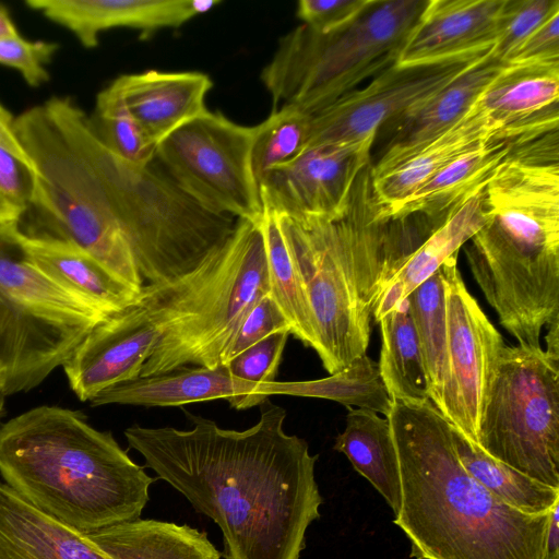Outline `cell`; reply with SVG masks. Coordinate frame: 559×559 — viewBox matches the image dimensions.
I'll return each mask as SVG.
<instances>
[{"label": "cell", "mask_w": 559, "mask_h": 559, "mask_svg": "<svg viewBox=\"0 0 559 559\" xmlns=\"http://www.w3.org/2000/svg\"><path fill=\"white\" fill-rule=\"evenodd\" d=\"M0 475L37 510L83 535L140 519L155 480L83 413L47 405L0 427Z\"/></svg>", "instance_id": "277c9868"}, {"label": "cell", "mask_w": 559, "mask_h": 559, "mask_svg": "<svg viewBox=\"0 0 559 559\" xmlns=\"http://www.w3.org/2000/svg\"><path fill=\"white\" fill-rule=\"evenodd\" d=\"M379 369L393 401L421 404L429 400L424 360L408 297L379 322Z\"/></svg>", "instance_id": "83f0119b"}, {"label": "cell", "mask_w": 559, "mask_h": 559, "mask_svg": "<svg viewBox=\"0 0 559 559\" xmlns=\"http://www.w3.org/2000/svg\"><path fill=\"white\" fill-rule=\"evenodd\" d=\"M476 443L519 473L559 489V361L542 347L504 345Z\"/></svg>", "instance_id": "9c48e42d"}, {"label": "cell", "mask_w": 559, "mask_h": 559, "mask_svg": "<svg viewBox=\"0 0 559 559\" xmlns=\"http://www.w3.org/2000/svg\"><path fill=\"white\" fill-rule=\"evenodd\" d=\"M347 409L346 427L336 437L333 449L346 455L396 515L401 507V476L390 420L370 409Z\"/></svg>", "instance_id": "4316f807"}, {"label": "cell", "mask_w": 559, "mask_h": 559, "mask_svg": "<svg viewBox=\"0 0 559 559\" xmlns=\"http://www.w3.org/2000/svg\"><path fill=\"white\" fill-rule=\"evenodd\" d=\"M516 141L493 139L462 154L397 206L391 218L412 215L441 221L456 205L485 187Z\"/></svg>", "instance_id": "d4e9b609"}, {"label": "cell", "mask_w": 559, "mask_h": 559, "mask_svg": "<svg viewBox=\"0 0 559 559\" xmlns=\"http://www.w3.org/2000/svg\"><path fill=\"white\" fill-rule=\"evenodd\" d=\"M559 13V0H506L492 55L507 62L545 21Z\"/></svg>", "instance_id": "e575fe53"}, {"label": "cell", "mask_w": 559, "mask_h": 559, "mask_svg": "<svg viewBox=\"0 0 559 559\" xmlns=\"http://www.w3.org/2000/svg\"><path fill=\"white\" fill-rule=\"evenodd\" d=\"M428 0H371L348 25L319 33L300 24L284 35L261 72L273 109L310 116L395 64Z\"/></svg>", "instance_id": "52a82bcc"}, {"label": "cell", "mask_w": 559, "mask_h": 559, "mask_svg": "<svg viewBox=\"0 0 559 559\" xmlns=\"http://www.w3.org/2000/svg\"><path fill=\"white\" fill-rule=\"evenodd\" d=\"M559 62L512 66L479 98L511 141L558 130Z\"/></svg>", "instance_id": "ffe728a7"}, {"label": "cell", "mask_w": 559, "mask_h": 559, "mask_svg": "<svg viewBox=\"0 0 559 559\" xmlns=\"http://www.w3.org/2000/svg\"><path fill=\"white\" fill-rule=\"evenodd\" d=\"M491 52L437 63L393 64L311 116L308 147L376 140L381 126L421 105Z\"/></svg>", "instance_id": "8fae6325"}, {"label": "cell", "mask_w": 559, "mask_h": 559, "mask_svg": "<svg viewBox=\"0 0 559 559\" xmlns=\"http://www.w3.org/2000/svg\"><path fill=\"white\" fill-rule=\"evenodd\" d=\"M218 0H27L25 4L70 31L87 49L100 33L118 27L146 38L163 28L180 27L219 4Z\"/></svg>", "instance_id": "2e32d148"}, {"label": "cell", "mask_w": 559, "mask_h": 559, "mask_svg": "<svg viewBox=\"0 0 559 559\" xmlns=\"http://www.w3.org/2000/svg\"><path fill=\"white\" fill-rule=\"evenodd\" d=\"M451 426L456 455L480 485L507 504L528 514L549 512L559 503V489L538 483L491 457L477 443Z\"/></svg>", "instance_id": "f546056e"}, {"label": "cell", "mask_w": 559, "mask_h": 559, "mask_svg": "<svg viewBox=\"0 0 559 559\" xmlns=\"http://www.w3.org/2000/svg\"><path fill=\"white\" fill-rule=\"evenodd\" d=\"M370 3L371 0H300L296 14L311 29L330 33L355 21Z\"/></svg>", "instance_id": "f35d334b"}, {"label": "cell", "mask_w": 559, "mask_h": 559, "mask_svg": "<svg viewBox=\"0 0 559 559\" xmlns=\"http://www.w3.org/2000/svg\"><path fill=\"white\" fill-rule=\"evenodd\" d=\"M126 108L158 145L190 120L204 114L211 78L198 71L148 70L123 74L110 83Z\"/></svg>", "instance_id": "d6986e66"}, {"label": "cell", "mask_w": 559, "mask_h": 559, "mask_svg": "<svg viewBox=\"0 0 559 559\" xmlns=\"http://www.w3.org/2000/svg\"><path fill=\"white\" fill-rule=\"evenodd\" d=\"M290 328L278 306L267 293L261 296L242 317L239 326L221 356V365L267 337Z\"/></svg>", "instance_id": "d590c367"}, {"label": "cell", "mask_w": 559, "mask_h": 559, "mask_svg": "<svg viewBox=\"0 0 559 559\" xmlns=\"http://www.w3.org/2000/svg\"><path fill=\"white\" fill-rule=\"evenodd\" d=\"M59 49V45L45 40H27L20 35L0 38V63L14 68L32 87L49 81L47 64Z\"/></svg>", "instance_id": "74e56055"}, {"label": "cell", "mask_w": 559, "mask_h": 559, "mask_svg": "<svg viewBox=\"0 0 559 559\" xmlns=\"http://www.w3.org/2000/svg\"><path fill=\"white\" fill-rule=\"evenodd\" d=\"M23 242L40 271L105 316L138 304L140 293L73 243L47 234L25 233Z\"/></svg>", "instance_id": "7402d4cb"}, {"label": "cell", "mask_w": 559, "mask_h": 559, "mask_svg": "<svg viewBox=\"0 0 559 559\" xmlns=\"http://www.w3.org/2000/svg\"><path fill=\"white\" fill-rule=\"evenodd\" d=\"M193 426L124 430L157 478L223 534L225 559H300L323 502L307 441L286 433V411L266 400L246 430L190 414Z\"/></svg>", "instance_id": "6da1fadb"}, {"label": "cell", "mask_w": 559, "mask_h": 559, "mask_svg": "<svg viewBox=\"0 0 559 559\" xmlns=\"http://www.w3.org/2000/svg\"><path fill=\"white\" fill-rule=\"evenodd\" d=\"M310 119V115L296 107L283 106L255 126L252 169L258 185L270 170L287 164L305 150Z\"/></svg>", "instance_id": "d6a6232c"}, {"label": "cell", "mask_w": 559, "mask_h": 559, "mask_svg": "<svg viewBox=\"0 0 559 559\" xmlns=\"http://www.w3.org/2000/svg\"><path fill=\"white\" fill-rule=\"evenodd\" d=\"M261 221L237 219L225 243L194 271L142 286L138 305L154 320L160 338L140 378L221 365L242 317L270 290Z\"/></svg>", "instance_id": "8992f818"}, {"label": "cell", "mask_w": 559, "mask_h": 559, "mask_svg": "<svg viewBox=\"0 0 559 559\" xmlns=\"http://www.w3.org/2000/svg\"><path fill=\"white\" fill-rule=\"evenodd\" d=\"M254 135L255 126H241L206 110L165 138L155 160L210 212L259 221L263 204L252 169Z\"/></svg>", "instance_id": "30bf717a"}, {"label": "cell", "mask_w": 559, "mask_h": 559, "mask_svg": "<svg viewBox=\"0 0 559 559\" xmlns=\"http://www.w3.org/2000/svg\"><path fill=\"white\" fill-rule=\"evenodd\" d=\"M425 366L428 396L440 409L448 372L445 287L442 267L408 296Z\"/></svg>", "instance_id": "1f68e13d"}, {"label": "cell", "mask_w": 559, "mask_h": 559, "mask_svg": "<svg viewBox=\"0 0 559 559\" xmlns=\"http://www.w3.org/2000/svg\"><path fill=\"white\" fill-rule=\"evenodd\" d=\"M160 331L140 305L129 307L96 325L64 362L71 390L80 401L140 378Z\"/></svg>", "instance_id": "5bb4252c"}, {"label": "cell", "mask_w": 559, "mask_h": 559, "mask_svg": "<svg viewBox=\"0 0 559 559\" xmlns=\"http://www.w3.org/2000/svg\"><path fill=\"white\" fill-rule=\"evenodd\" d=\"M3 402H4V399H0V416L3 412Z\"/></svg>", "instance_id": "bcb514c9"}, {"label": "cell", "mask_w": 559, "mask_h": 559, "mask_svg": "<svg viewBox=\"0 0 559 559\" xmlns=\"http://www.w3.org/2000/svg\"><path fill=\"white\" fill-rule=\"evenodd\" d=\"M457 253L442 265L445 287L448 372L439 412L476 443L484 399L503 340L466 288Z\"/></svg>", "instance_id": "7c38bea8"}, {"label": "cell", "mask_w": 559, "mask_h": 559, "mask_svg": "<svg viewBox=\"0 0 559 559\" xmlns=\"http://www.w3.org/2000/svg\"><path fill=\"white\" fill-rule=\"evenodd\" d=\"M545 353L554 360L559 361V317L554 318L547 324Z\"/></svg>", "instance_id": "7bdbcfd3"}, {"label": "cell", "mask_w": 559, "mask_h": 559, "mask_svg": "<svg viewBox=\"0 0 559 559\" xmlns=\"http://www.w3.org/2000/svg\"><path fill=\"white\" fill-rule=\"evenodd\" d=\"M111 559H221L207 534L187 524L136 519L86 535Z\"/></svg>", "instance_id": "484cf974"}, {"label": "cell", "mask_w": 559, "mask_h": 559, "mask_svg": "<svg viewBox=\"0 0 559 559\" xmlns=\"http://www.w3.org/2000/svg\"><path fill=\"white\" fill-rule=\"evenodd\" d=\"M5 396L2 394L1 390H0V399H4Z\"/></svg>", "instance_id": "7dc6e473"}, {"label": "cell", "mask_w": 559, "mask_h": 559, "mask_svg": "<svg viewBox=\"0 0 559 559\" xmlns=\"http://www.w3.org/2000/svg\"><path fill=\"white\" fill-rule=\"evenodd\" d=\"M504 2L428 0L395 64H430L492 50Z\"/></svg>", "instance_id": "9a60e30c"}, {"label": "cell", "mask_w": 559, "mask_h": 559, "mask_svg": "<svg viewBox=\"0 0 559 559\" xmlns=\"http://www.w3.org/2000/svg\"><path fill=\"white\" fill-rule=\"evenodd\" d=\"M401 476L393 523L415 559H547L550 512L528 514L492 495L461 464L450 423L428 400L393 401Z\"/></svg>", "instance_id": "7a4b0ae2"}, {"label": "cell", "mask_w": 559, "mask_h": 559, "mask_svg": "<svg viewBox=\"0 0 559 559\" xmlns=\"http://www.w3.org/2000/svg\"><path fill=\"white\" fill-rule=\"evenodd\" d=\"M0 559H111L0 480Z\"/></svg>", "instance_id": "603a6c76"}, {"label": "cell", "mask_w": 559, "mask_h": 559, "mask_svg": "<svg viewBox=\"0 0 559 559\" xmlns=\"http://www.w3.org/2000/svg\"><path fill=\"white\" fill-rule=\"evenodd\" d=\"M493 139L509 140L502 124L490 117L478 100L461 120L408 159L379 178L372 177L384 215L390 217L417 189L462 154Z\"/></svg>", "instance_id": "44dd1931"}, {"label": "cell", "mask_w": 559, "mask_h": 559, "mask_svg": "<svg viewBox=\"0 0 559 559\" xmlns=\"http://www.w3.org/2000/svg\"><path fill=\"white\" fill-rule=\"evenodd\" d=\"M15 134L35 167L31 207L50 236L87 252L129 287L144 282L112 214L119 157L70 98L52 96L14 120Z\"/></svg>", "instance_id": "5b68a950"}, {"label": "cell", "mask_w": 559, "mask_h": 559, "mask_svg": "<svg viewBox=\"0 0 559 559\" xmlns=\"http://www.w3.org/2000/svg\"><path fill=\"white\" fill-rule=\"evenodd\" d=\"M373 142L332 143L304 150L263 177L259 183L263 207L290 217L338 216L358 175L371 163Z\"/></svg>", "instance_id": "4fadbf2b"}, {"label": "cell", "mask_w": 559, "mask_h": 559, "mask_svg": "<svg viewBox=\"0 0 559 559\" xmlns=\"http://www.w3.org/2000/svg\"><path fill=\"white\" fill-rule=\"evenodd\" d=\"M507 68V62L490 52L431 98L395 119V133L371 166L372 177L385 175L461 120Z\"/></svg>", "instance_id": "e0dca14e"}, {"label": "cell", "mask_w": 559, "mask_h": 559, "mask_svg": "<svg viewBox=\"0 0 559 559\" xmlns=\"http://www.w3.org/2000/svg\"><path fill=\"white\" fill-rule=\"evenodd\" d=\"M35 190V170L0 145V195L26 212Z\"/></svg>", "instance_id": "ab89813d"}, {"label": "cell", "mask_w": 559, "mask_h": 559, "mask_svg": "<svg viewBox=\"0 0 559 559\" xmlns=\"http://www.w3.org/2000/svg\"><path fill=\"white\" fill-rule=\"evenodd\" d=\"M289 331H280L251 345L224 366L235 378L257 383H272L287 342Z\"/></svg>", "instance_id": "8d00e7d4"}, {"label": "cell", "mask_w": 559, "mask_h": 559, "mask_svg": "<svg viewBox=\"0 0 559 559\" xmlns=\"http://www.w3.org/2000/svg\"><path fill=\"white\" fill-rule=\"evenodd\" d=\"M17 28L13 23L5 5L0 3V38L19 36Z\"/></svg>", "instance_id": "f6af8a7d"}, {"label": "cell", "mask_w": 559, "mask_h": 559, "mask_svg": "<svg viewBox=\"0 0 559 559\" xmlns=\"http://www.w3.org/2000/svg\"><path fill=\"white\" fill-rule=\"evenodd\" d=\"M24 213L25 211L13 205L0 195V224L19 222Z\"/></svg>", "instance_id": "ee69618b"}, {"label": "cell", "mask_w": 559, "mask_h": 559, "mask_svg": "<svg viewBox=\"0 0 559 559\" xmlns=\"http://www.w3.org/2000/svg\"><path fill=\"white\" fill-rule=\"evenodd\" d=\"M371 166L358 175L338 216L277 214L316 321V353L330 374L366 354L376 302L424 238L412 216L384 215Z\"/></svg>", "instance_id": "3957f363"}, {"label": "cell", "mask_w": 559, "mask_h": 559, "mask_svg": "<svg viewBox=\"0 0 559 559\" xmlns=\"http://www.w3.org/2000/svg\"><path fill=\"white\" fill-rule=\"evenodd\" d=\"M262 230L269 275V294L287 320L290 334L304 345L318 350L316 321L290 254L278 215L263 207Z\"/></svg>", "instance_id": "f1b7e54d"}, {"label": "cell", "mask_w": 559, "mask_h": 559, "mask_svg": "<svg viewBox=\"0 0 559 559\" xmlns=\"http://www.w3.org/2000/svg\"><path fill=\"white\" fill-rule=\"evenodd\" d=\"M95 116L94 130L115 155L138 166L155 159L157 145L131 116L111 85L98 93Z\"/></svg>", "instance_id": "836d02e7"}, {"label": "cell", "mask_w": 559, "mask_h": 559, "mask_svg": "<svg viewBox=\"0 0 559 559\" xmlns=\"http://www.w3.org/2000/svg\"><path fill=\"white\" fill-rule=\"evenodd\" d=\"M266 384L233 377L224 365L216 368H181L170 372L138 378L97 394L92 406L108 404L144 407H174L190 403L226 400L235 409L260 406L266 400Z\"/></svg>", "instance_id": "ac0fdd59"}, {"label": "cell", "mask_w": 559, "mask_h": 559, "mask_svg": "<svg viewBox=\"0 0 559 559\" xmlns=\"http://www.w3.org/2000/svg\"><path fill=\"white\" fill-rule=\"evenodd\" d=\"M14 120L15 117L0 103V145L35 170L15 134Z\"/></svg>", "instance_id": "b9f144b4"}, {"label": "cell", "mask_w": 559, "mask_h": 559, "mask_svg": "<svg viewBox=\"0 0 559 559\" xmlns=\"http://www.w3.org/2000/svg\"><path fill=\"white\" fill-rule=\"evenodd\" d=\"M267 395L318 397L346 407L370 409L389 416L393 400L382 380L379 365L367 354L356 357L341 371L326 378L306 381H274Z\"/></svg>", "instance_id": "4dcf8cb0"}, {"label": "cell", "mask_w": 559, "mask_h": 559, "mask_svg": "<svg viewBox=\"0 0 559 559\" xmlns=\"http://www.w3.org/2000/svg\"><path fill=\"white\" fill-rule=\"evenodd\" d=\"M483 190L484 188L453 207L405 259L384 285L373 309V321L378 323L450 257L459 253L460 248L484 225L486 215Z\"/></svg>", "instance_id": "cb8c5ba5"}, {"label": "cell", "mask_w": 559, "mask_h": 559, "mask_svg": "<svg viewBox=\"0 0 559 559\" xmlns=\"http://www.w3.org/2000/svg\"><path fill=\"white\" fill-rule=\"evenodd\" d=\"M108 318L36 266L19 222L0 224V390L4 396L38 386Z\"/></svg>", "instance_id": "ba28073f"}, {"label": "cell", "mask_w": 559, "mask_h": 559, "mask_svg": "<svg viewBox=\"0 0 559 559\" xmlns=\"http://www.w3.org/2000/svg\"><path fill=\"white\" fill-rule=\"evenodd\" d=\"M554 62H559V13L537 27L507 61L512 66Z\"/></svg>", "instance_id": "60d3db41"}]
</instances>
